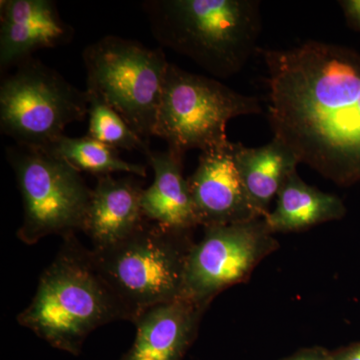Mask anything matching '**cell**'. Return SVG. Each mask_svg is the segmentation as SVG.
Segmentation results:
<instances>
[{"label":"cell","instance_id":"8fae6325","mask_svg":"<svg viewBox=\"0 0 360 360\" xmlns=\"http://www.w3.org/2000/svg\"><path fill=\"white\" fill-rule=\"evenodd\" d=\"M72 26L61 18L52 0H1L0 2V70L32 58L39 49L70 44Z\"/></svg>","mask_w":360,"mask_h":360},{"label":"cell","instance_id":"2e32d148","mask_svg":"<svg viewBox=\"0 0 360 360\" xmlns=\"http://www.w3.org/2000/svg\"><path fill=\"white\" fill-rule=\"evenodd\" d=\"M234 158L251 205L262 219L271 201L300 161L285 144L274 139L259 148H248L233 142Z\"/></svg>","mask_w":360,"mask_h":360},{"label":"cell","instance_id":"ac0fdd59","mask_svg":"<svg viewBox=\"0 0 360 360\" xmlns=\"http://www.w3.org/2000/svg\"><path fill=\"white\" fill-rule=\"evenodd\" d=\"M89 94V92H87ZM87 136L115 149L139 151L144 156L151 150L149 141L136 134L117 111L89 94Z\"/></svg>","mask_w":360,"mask_h":360},{"label":"cell","instance_id":"5b68a950","mask_svg":"<svg viewBox=\"0 0 360 360\" xmlns=\"http://www.w3.org/2000/svg\"><path fill=\"white\" fill-rule=\"evenodd\" d=\"M86 91L101 99L149 141L167 77L162 49H149L136 40L106 35L82 52Z\"/></svg>","mask_w":360,"mask_h":360},{"label":"cell","instance_id":"9a60e30c","mask_svg":"<svg viewBox=\"0 0 360 360\" xmlns=\"http://www.w3.org/2000/svg\"><path fill=\"white\" fill-rule=\"evenodd\" d=\"M276 198V208L264 219L274 234L307 231L347 214L341 198L309 186L297 170L288 175Z\"/></svg>","mask_w":360,"mask_h":360},{"label":"cell","instance_id":"44dd1931","mask_svg":"<svg viewBox=\"0 0 360 360\" xmlns=\"http://www.w3.org/2000/svg\"><path fill=\"white\" fill-rule=\"evenodd\" d=\"M290 360H331L326 359V357L322 356L321 354H317V352H309V354H302L297 355V356L293 357Z\"/></svg>","mask_w":360,"mask_h":360},{"label":"cell","instance_id":"30bf717a","mask_svg":"<svg viewBox=\"0 0 360 360\" xmlns=\"http://www.w3.org/2000/svg\"><path fill=\"white\" fill-rule=\"evenodd\" d=\"M187 181L200 226L262 219L245 193L234 158L233 142L201 153L198 167Z\"/></svg>","mask_w":360,"mask_h":360},{"label":"cell","instance_id":"d6986e66","mask_svg":"<svg viewBox=\"0 0 360 360\" xmlns=\"http://www.w3.org/2000/svg\"><path fill=\"white\" fill-rule=\"evenodd\" d=\"M347 25L360 32V0H341L338 1Z\"/></svg>","mask_w":360,"mask_h":360},{"label":"cell","instance_id":"4fadbf2b","mask_svg":"<svg viewBox=\"0 0 360 360\" xmlns=\"http://www.w3.org/2000/svg\"><path fill=\"white\" fill-rule=\"evenodd\" d=\"M82 232L92 248L118 243L136 231L146 219L141 208V184L134 177H96Z\"/></svg>","mask_w":360,"mask_h":360},{"label":"cell","instance_id":"9c48e42d","mask_svg":"<svg viewBox=\"0 0 360 360\" xmlns=\"http://www.w3.org/2000/svg\"><path fill=\"white\" fill-rule=\"evenodd\" d=\"M264 219L203 227L187 257L182 297L210 307L222 291L245 283L278 248Z\"/></svg>","mask_w":360,"mask_h":360},{"label":"cell","instance_id":"7a4b0ae2","mask_svg":"<svg viewBox=\"0 0 360 360\" xmlns=\"http://www.w3.org/2000/svg\"><path fill=\"white\" fill-rule=\"evenodd\" d=\"M117 321L131 319L97 271L89 248L75 233L63 236L32 302L18 315V323L52 347L77 354L92 331Z\"/></svg>","mask_w":360,"mask_h":360},{"label":"cell","instance_id":"8992f818","mask_svg":"<svg viewBox=\"0 0 360 360\" xmlns=\"http://www.w3.org/2000/svg\"><path fill=\"white\" fill-rule=\"evenodd\" d=\"M262 112L257 97L169 63L153 136L182 155L193 149L205 153L231 143L226 127L232 118Z\"/></svg>","mask_w":360,"mask_h":360},{"label":"cell","instance_id":"ffe728a7","mask_svg":"<svg viewBox=\"0 0 360 360\" xmlns=\"http://www.w3.org/2000/svg\"><path fill=\"white\" fill-rule=\"evenodd\" d=\"M333 360H360V343Z\"/></svg>","mask_w":360,"mask_h":360},{"label":"cell","instance_id":"52a82bcc","mask_svg":"<svg viewBox=\"0 0 360 360\" xmlns=\"http://www.w3.org/2000/svg\"><path fill=\"white\" fill-rule=\"evenodd\" d=\"M89 96L35 58L22 61L0 84V130L16 144L49 149L66 127L89 115Z\"/></svg>","mask_w":360,"mask_h":360},{"label":"cell","instance_id":"3957f363","mask_svg":"<svg viewBox=\"0 0 360 360\" xmlns=\"http://www.w3.org/2000/svg\"><path fill=\"white\" fill-rule=\"evenodd\" d=\"M161 46L217 78L238 75L258 51V0H148L141 4Z\"/></svg>","mask_w":360,"mask_h":360},{"label":"cell","instance_id":"7c38bea8","mask_svg":"<svg viewBox=\"0 0 360 360\" xmlns=\"http://www.w3.org/2000/svg\"><path fill=\"white\" fill-rule=\"evenodd\" d=\"M207 309L179 297L143 310L132 322L136 335L122 360H181Z\"/></svg>","mask_w":360,"mask_h":360},{"label":"cell","instance_id":"277c9868","mask_svg":"<svg viewBox=\"0 0 360 360\" xmlns=\"http://www.w3.org/2000/svg\"><path fill=\"white\" fill-rule=\"evenodd\" d=\"M193 231H175L146 219L127 238L91 248L92 262L134 322L143 310L182 297Z\"/></svg>","mask_w":360,"mask_h":360},{"label":"cell","instance_id":"ba28073f","mask_svg":"<svg viewBox=\"0 0 360 360\" xmlns=\"http://www.w3.org/2000/svg\"><path fill=\"white\" fill-rule=\"evenodd\" d=\"M6 155L22 198L20 241L33 245L51 234L82 231L92 189L82 172L46 149L15 143Z\"/></svg>","mask_w":360,"mask_h":360},{"label":"cell","instance_id":"6da1fadb","mask_svg":"<svg viewBox=\"0 0 360 360\" xmlns=\"http://www.w3.org/2000/svg\"><path fill=\"white\" fill-rule=\"evenodd\" d=\"M257 51L274 139L338 186L360 181L359 52L316 40Z\"/></svg>","mask_w":360,"mask_h":360},{"label":"cell","instance_id":"5bb4252c","mask_svg":"<svg viewBox=\"0 0 360 360\" xmlns=\"http://www.w3.org/2000/svg\"><path fill=\"white\" fill-rule=\"evenodd\" d=\"M146 158L155 179L142 193L144 219L175 231H193L200 226L188 181L184 175V155L167 148L150 150Z\"/></svg>","mask_w":360,"mask_h":360},{"label":"cell","instance_id":"e0dca14e","mask_svg":"<svg viewBox=\"0 0 360 360\" xmlns=\"http://www.w3.org/2000/svg\"><path fill=\"white\" fill-rule=\"evenodd\" d=\"M46 150L63 158L78 172H87L96 177L111 175L115 172H127L139 177L148 175L144 165L122 160L117 149L87 135L82 137L63 135Z\"/></svg>","mask_w":360,"mask_h":360}]
</instances>
